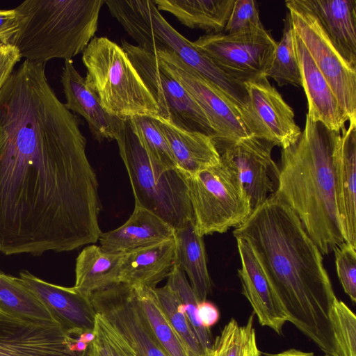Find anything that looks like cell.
I'll use <instances>...</instances> for the list:
<instances>
[{
	"label": "cell",
	"instance_id": "1",
	"mask_svg": "<svg viewBox=\"0 0 356 356\" xmlns=\"http://www.w3.org/2000/svg\"><path fill=\"white\" fill-rule=\"evenodd\" d=\"M79 118L41 70L0 90V252L39 256L99 240L101 204Z\"/></svg>",
	"mask_w": 356,
	"mask_h": 356
},
{
	"label": "cell",
	"instance_id": "2",
	"mask_svg": "<svg viewBox=\"0 0 356 356\" xmlns=\"http://www.w3.org/2000/svg\"><path fill=\"white\" fill-rule=\"evenodd\" d=\"M248 242L291 323L327 356H339L332 322L337 297L323 254L276 193L233 232Z\"/></svg>",
	"mask_w": 356,
	"mask_h": 356
},
{
	"label": "cell",
	"instance_id": "3",
	"mask_svg": "<svg viewBox=\"0 0 356 356\" xmlns=\"http://www.w3.org/2000/svg\"><path fill=\"white\" fill-rule=\"evenodd\" d=\"M340 141L341 132L307 115L298 139L282 149L279 166L275 193L296 213L325 255L344 242L336 196Z\"/></svg>",
	"mask_w": 356,
	"mask_h": 356
},
{
	"label": "cell",
	"instance_id": "4",
	"mask_svg": "<svg viewBox=\"0 0 356 356\" xmlns=\"http://www.w3.org/2000/svg\"><path fill=\"white\" fill-rule=\"evenodd\" d=\"M105 0H26L15 10L18 30L9 44L21 58L44 64L83 53L97 31Z\"/></svg>",
	"mask_w": 356,
	"mask_h": 356
},
{
	"label": "cell",
	"instance_id": "5",
	"mask_svg": "<svg viewBox=\"0 0 356 356\" xmlns=\"http://www.w3.org/2000/svg\"><path fill=\"white\" fill-rule=\"evenodd\" d=\"M109 12L142 49L174 54L217 88L238 110L248 102L244 83L231 76L173 28L153 1L105 0Z\"/></svg>",
	"mask_w": 356,
	"mask_h": 356
},
{
	"label": "cell",
	"instance_id": "6",
	"mask_svg": "<svg viewBox=\"0 0 356 356\" xmlns=\"http://www.w3.org/2000/svg\"><path fill=\"white\" fill-rule=\"evenodd\" d=\"M127 169L135 205L141 207L175 230L194 221L187 177L177 168H168L151 159L125 119L115 137Z\"/></svg>",
	"mask_w": 356,
	"mask_h": 356
},
{
	"label": "cell",
	"instance_id": "7",
	"mask_svg": "<svg viewBox=\"0 0 356 356\" xmlns=\"http://www.w3.org/2000/svg\"><path fill=\"white\" fill-rule=\"evenodd\" d=\"M86 81L104 109L121 119L159 116V107L126 51L106 37H94L82 53Z\"/></svg>",
	"mask_w": 356,
	"mask_h": 356
},
{
	"label": "cell",
	"instance_id": "8",
	"mask_svg": "<svg viewBox=\"0 0 356 356\" xmlns=\"http://www.w3.org/2000/svg\"><path fill=\"white\" fill-rule=\"evenodd\" d=\"M187 182L195 229L202 237L236 228L252 212L237 175L220 161L187 177Z\"/></svg>",
	"mask_w": 356,
	"mask_h": 356
},
{
	"label": "cell",
	"instance_id": "9",
	"mask_svg": "<svg viewBox=\"0 0 356 356\" xmlns=\"http://www.w3.org/2000/svg\"><path fill=\"white\" fill-rule=\"evenodd\" d=\"M137 72L153 97L159 117L175 126L215 138L216 134L202 108L184 87L159 63L156 56L122 40Z\"/></svg>",
	"mask_w": 356,
	"mask_h": 356
},
{
	"label": "cell",
	"instance_id": "10",
	"mask_svg": "<svg viewBox=\"0 0 356 356\" xmlns=\"http://www.w3.org/2000/svg\"><path fill=\"white\" fill-rule=\"evenodd\" d=\"M299 36L335 95L347 121L356 122V69L339 54L313 13L300 0L285 2Z\"/></svg>",
	"mask_w": 356,
	"mask_h": 356
},
{
	"label": "cell",
	"instance_id": "11",
	"mask_svg": "<svg viewBox=\"0 0 356 356\" xmlns=\"http://www.w3.org/2000/svg\"><path fill=\"white\" fill-rule=\"evenodd\" d=\"M193 43L221 70L243 83L265 75L277 45L264 28L235 34H205Z\"/></svg>",
	"mask_w": 356,
	"mask_h": 356
},
{
	"label": "cell",
	"instance_id": "12",
	"mask_svg": "<svg viewBox=\"0 0 356 356\" xmlns=\"http://www.w3.org/2000/svg\"><path fill=\"white\" fill-rule=\"evenodd\" d=\"M212 140L220 161L233 170L240 180L252 211L276 193L280 170L271 155L275 144L252 136Z\"/></svg>",
	"mask_w": 356,
	"mask_h": 356
},
{
	"label": "cell",
	"instance_id": "13",
	"mask_svg": "<svg viewBox=\"0 0 356 356\" xmlns=\"http://www.w3.org/2000/svg\"><path fill=\"white\" fill-rule=\"evenodd\" d=\"M248 95L242 120L250 136L287 148L300 137L301 129L295 121L292 108L284 100L265 76L247 81Z\"/></svg>",
	"mask_w": 356,
	"mask_h": 356
},
{
	"label": "cell",
	"instance_id": "14",
	"mask_svg": "<svg viewBox=\"0 0 356 356\" xmlns=\"http://www.w3.org/2000/svg\"><path fill=\"white\" fill-rule=\"evenodd\" d=\"M97 314L124 338L137 356H168L154 336L134 289L116 283L90 296Z\"/></svg>",
	"mask_w": 356,
	"mask_h": 356
},
{
	"label": "cell",
	"instance_id": "15",
	"mask_svg": "<svg viewBox=\"0 0 356 356\" xmlns=\"http://www.w3.org/2000/svg\"><path fill=\"white\" fill-rule=\"evenodd\" d=\"M159 63L188 92L203 111L216 137L237 139L251 136L239 110L213 84L172 53L154 54Z\"/></svg>",
	"mask_w": 356,
	"mask_h": 356
},
{
	"label": "cell",
	"instance_id": "16",
	"mask_svg": "<svg viewBox=\"0 0 356 356\" xmlns=\"http://www.w3.org/2000/svg\"><path fill=\"white\" fill-rule=\"evenodd\" d=\"M76 337L54 322H34L0 312V356H86Z\"/></svg>",
	"mask_w": 356,
	"mask_h": 356
},
{
	"label": "cell",
	"instance_id": "17",
	"mask_svg": "<svg viewBox=\"0 0 356 356\" xmlns=\"http://www.w3.org/2000/svg\"><path fill=\"white\" fill-rule=\"evenodd\" d=\"M19 277L67 334L77 337L94 331L97 312L90 297L74 286L65 287L47 282L26 270L21 271Z\"/></svg>",
	"mask_w": 356,
	"mask_h": 356
},
{
	"label": "cell",
	"instance_id": "18",
	"mask_svg": "<svg viewBox=\"0 0 356 356\" xmlns=\"http://www.w3.org/2000/svg\"><path fill=\"white\" fill-rule=\"evenodd\" d=\"M236 239L241 259L238 273L243 293L259 323L282 334L287 321L285 312L250 245L243 238Z\"/></svg>",
	"mask_w": 356,
	"mask_h": 356
},
{
	"label": "cell",
	"instance_id": "19",
	"mask_svg": "<svg viewBox=\"0 0 356 356\" xmlns=\"http://www.w3.org/2000/svg\"><path fill=\"white\" fill-rule=\"evenodd\" d=\"M60 82L65 107L87 122L93 138L102 142L115 140L124 120L107 113L86 79L75 69L72 60H65Z\"/></svg>",
	"mask_w": 356,
	"mask_h": 356
},
{
	"label": "cell",
	"instance_id": "20",
	"mask_svg": "<svg viewBox=\"0 0 356 356\" xmlns=\"http://www.w3.org/2000/svg\"><path fill=\"white\" fill-rule=\"evenodd\" d=\"M296 49L307 102V115L323 123L330 130L341 132L347 122L330 85L320 72L307 49L294 32Z\"/></svg>",
	"mask_w": 356,
	"mask_h": 356
},
{
	"label": "cell",
	"instance_id": "21",
	"mask_svg": "<svg viewBox=\"0 0 356 356\" xmlns=\"http://www.w3.org/2000/svg\"><path fill=\"white\" fill-rule=\"evenodd\" d=\"M356 122L341 133L336 196L344 242L356 248Z\"/></svg>",
	"mask_w": 356,
	"mask_h": 356
},
{
	"label": "cell",
	"instance_id": "22",
	"mask_svg": "<svg viewBox=\"0 0 356 356\" xmlns=\"http://www.w3.org/2000/svg\"><path fill=\"white\" fill-rule=\"evenodd\" d=\"M175 229L152 212L137 205L129 219L119 227L102 232L100 247L107 252L127 253L173 238Z\"/></svg>",
	"mask_w": 356,
	"mask_h": 356
},
{
	"label": "cell",
	"instance_id": "23",
	"mask_svg": "<svg viewBox=\"0 0 356 356\" xmlns=\"http://www.w3.org/2000/svg\"><path fill=\"white\" fill-rule=\"evenodd\" d=\"M176 265L175 238L138 248L124 254L120 283L154 289Z\"/></svg>",
	"mask_w": 356,
	"mask_h": 356
},
{
	"label": "cell",
	"instance_id": "24",
	"mask_svg": "<svg viewBox=\"0 0 356 356\" xmlns=\"http://www.w3.org/2000/svg\"><path fill=\"white\" fill-rule=\"evenodd\" d=\"M333 46L356 69V0H300Z\"/></svg>",
	"mask_w": 356,
	"mask_h": 356
},
{
	"label": "cell",
	"instance_id": "25",
	"mask_svg": "<svg viewBox=\"0 0 356 356\" xmlns=\"http://www.w3.org/2000/svg\"><path fill=\"white\" fill-rule=\"evenodd\" d=\"M168 141L177 168L191 177L220 163L212 138L181 129L159 116L154 117Z\"/></svg>",
	"mask_w": 356,
	"mask_h": 356
},
{
	"label": "cell",
	"instance_id": "26",
	"mask_svg": "<svg viewBox=\"0 0 356 356\" xmlns=\"http://www.w3.org/2000/svg\"><path fill=\"white\" fill-rule=\"evenodd\" d=\"M124 254L105 251L96 245L85 247L76 260L74 288L90 297L97 291L120 283Z\"/></svg>",
	"mask_w": 356,
	"mask_h": 356
},
{
	"label": "cell",
	"instance_id": "27",
	"mask_svg": "<svg viewBox=\"0 0 356 356\" xmlns=\"http://www.w3.org/2000/svg\"><path fill=\"white\" fill-rule=\"evenodd\" d=\"M159 10L173 15L191 29L207 34L222 33L229 17L234 0H154Z\"/></svg>",
	"mask_w": 356,
	"mask_h": 356
},
{
	"label": "cell",
	"instance_id": "28",
	"mask_svg": "<svg viewBox=\"0 0 356 356\" xmlns=\"http://www.w3.org/2000/svg\"><path fill=\"white\" fill-rule=\"evenodd\" d=\"M176 264L186 273L190 284L200 302L207 300L211 291L202 236L194 221L175 230Z\"/></svg>",
	"mask_w": 356,
	"mask_h": 356
},
{
	"label": "cell",
	"instance_id": "29",
	"mask_svg": "<svg viewBox=\"0 0 356 356\" xmlns=\"http://www.w3.org/2000/svg\"><path fill=\"white\" fill-rule=\"evenodd\" d=\"M0 312L34 322L55 321L44 305L22 283L0 271Z\"/></svg>",
	"mask_w": 356,
	"mask_h": 356
},
{
	"label": "cell",
	"instance_id": "30",
	"mask_svg": "<svg viewBox=\"0 0 356 356\" xmlns=\"http://www.w3.org/2000/svg\"><path fill=\"white\" fill-rule=\"evenodd\" d=\"M156 339L168 356H191L163 311L154 289L133 287Z\"/></svg>",
	"mask_w": 356,
	"mask_h": 356
},
{
	"label": "cell",
	"instance_id": "31",
	"mask_svg": "<svg viewBox=\"0 0 356 356\" xmlns=\"http://www.w3.org/2000/svg\"><path fill=\"white\" fill-rule=\"evenodd\" d=\"M265 76L273 79L280 86H302V78L296 49L294 31L288 12L283 34L277 43L270 65Z\"/></svg>",
	"mask_w": 356,
	"mask_h": 356
},
{
	"label": "cell",
	"instance_id": "32",
	"mask_svg": "<svg viewBox=\"0 0 356 356\" xmlns=\"http://www.w3.org/2000/svg\"><path fill=\"white\" fill-rule=\"evenodd\" d=\"M253 323L254 313L243 325L231 318L213 340L209 356H261Z\"/></svg>",
	"mask_w": 356,
	"mask_h": 356
},
{
	"label": "cell",
	"instance_id": "33",
	"mask_svg": "<svg viewBox=\"0 0 356 356\" xmlns=\"http://www.w3.org/2000/svg\"><path fill=\"white\" fill-rule=\"evenodd\" d=\"M166 284L178 295L193 331L197 337L205 356H209L213 343L210 329L202 326L198 316L199 300L194 293L184 270L177 264L168 277Z\"/></svg>",
	"mask_w": 356,
	"mask_h": 356
},
{
	"label": "cell",
	"instance_id": "34",
	"mask_svg": "<svg viewBox=\"0 0 356 356\" xmlns=\"http://www.w3.org/2000/svg\"><path fill=\"white\" fill-rule=\"evenodd\" d=\"M154 290L170 323L186 346L191 356H205L177 293L168 284L163 287L154 288Z\"/></svg>",
	"mask_w": 356,
	"mask_h": 356
},
{
	"label": "cell",
	"instance_id": "35",
	"mask_svg": "<svg viewBox=\"0 0 356 356\" xmlns=\"http://www.w3.org/2000/svg\"><path fill=\"white\" fill-rule=\"evenodd\" d=\"M130 121L134 132L149 156L165 167L177 168L168 141L154 117L135 116Z\"/></svg>",
	"mask_w": 356,
	"mask_h": 356
},
{
	"label": "cell",
	"instance_id": "36",
	"mask_svg": "<svg viewBox=\"0 0 356 356\" xmlns=\"http://www.w3.org/2000/svg\"><path fill=\"white\" fill-rule=\"evenodd\" d=\"M332 322L339 356H356V317L350 308L337 298L332 307Z\"/></svg>",
	"mask_w": 356,
	"mask_h": 356
},
{
	"label": "cell",
	"instance_id": "37",
	"mask_svg": "<svg viewBox=\"0 0 356 356\" xmlns=\"http://www.w3.org/2000/svg\"><path fill=\"white\" fill-rule=\"evenodd\" d=\"M264 28L255 1L234 0L229 17L222 33L235 34L255 31Z\"/></svg>",
	"mask_w": 356,
	"mask_h": 356
},
{
	"label": "cell",
	"instance_id": "38",
	"mask_svg": "<svg viewBox=\"0 0 356 356\" xmlns=\"http://www.w3.org/2000/svg\"><path fill=\"white\" fill-rule=\"evenodd\" d=\"M339 280L345 293L353 303L356 302V248L342 243L334 250Z\"/></svg>",
	"mask_w": 356,
	"mask_h": 356
},
{
	"label": "cell",
	"instance_id": "39",
	"mask_svg": "<svg viewBox=\"0 0 356 356\" xmlns=\"http://www.w3.org/2000/svg\"><path fill=\"white\" fill-rule=\"evenodd\" d=\"M94 333L108 356H137L124 338L97 313Z\"/></svg>",
	"mask_w": 356,
	"mask_h": 356
},
{
	"label": "cell",
	"instance_id": "40",
	"mask_svg": "<svg viewBox=\"0 0 356 356\" xmlns=\"http://www.w3.org/2000/svg\"><path fill=\"white\" fill-rule=\"evenodd\" d=\"M20 60L19 51L14 46L0 43V90Z\"/></svg>",
	"mask_w": 356,
	"mask_h": 356
},
{
	"label": "cell",
	"instance_id": "41",
	"mask_svg": "<svg viewBox=\"0 0 356 356\" xmlns=\"http://www.w3.org/2000/svg\"><path fill=\"white\" fill-rule=\"evenodd\" d=\"M17 30L18 19L15 8L0 10V43L9 44Z\"/></svg>",
	"mask_w": 356,
	"mask_h": 356
},
{
	"label": "cell",
	"instance_id": "42",
	"mask_svg": "<svg viewBox=\"0 0 356 356\" xmlns=\"http://www.w3.org/2000/svg\"><path fill=\"white\" fill-rule=\"evenodd\" d=\"M199 319L203 327L210 329L219 320L220 312L217 307L211 302L204 300L197 305Z\"/></svg>",
	"mask_w": 356,
	"mask_h": 356
},
{
	"label": "cell",
	"instance_id": "43",
	"mask_svg": "<svg viewBox=\"0 0 356 356\" xmlns=\"http://www.w3.org/2000/svg\"><path fill=\"white\" fill-rule=\"evenodd\" d=\"M261 356H316L313 353L305 352L300 350L291 348L276 353H265ZM327 356V355H325Z\"/></svg>",
	"mask_w": 356,
	"mask_h": 356
},
{
	"label": "cell",
	"instance_id": "44",
	"mask_svg": "<svg viewBox=\"0 0 356 356\" xmlns=\"http://www.w3.org/2000/svg\"><path fill=\"white\" fill-rule=\"evenodd\" d=\"M86 356H108L104 347L99 341L95 338L94 341L88 346Z\"/></svg>",
	"mask_w": 356,
	"mask_h": 356
}]
</instances>
